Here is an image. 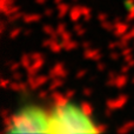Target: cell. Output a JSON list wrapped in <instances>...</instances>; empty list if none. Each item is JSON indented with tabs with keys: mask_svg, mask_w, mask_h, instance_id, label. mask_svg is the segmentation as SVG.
<instances>
[{
	"mask_svg": "<svg viewBox=\"0 0 134 134\" xmlns=\"http://www.w3.org/2000/svg\"><path fill=\"white\" fill-rule=\"evenodd\" d=\"M47 133H98V130L97 125L93 124L80 107L68 102L64 106H54L48 116Z\"/></svg>",
	"mask_w": 134,
	"mask_h": 134,
	"instance_id": "6da1fadb",
	"label": "cell"
},
{
	"mask_svg": "<svg viewBox=\"0 0 134 134\" xmlns=\"http://www.w3.org/2000/svg\"><path fill=\"white\" fill-rule=\"evenodd\" d=\"M48 116L35 106L25 107L12 115V125L7 133H47Z\"/></svg>",
	"mask_w": 134,
	"mask_h": 134,
	"instance_id": "7a4b0ae2",
	"label": "cell"
},
{
	"mask_svg": "<svg viewBox=\"0 0 134 134\" xmlns=\"http://www.w3.org/2000/svg\"><path fill=\"white\" fill-rule=\"evenodd\" d=\"M128 101V97L126 94H120L116 99H108L106 101V106L107 108L109 109H113V111H115V109H120L122 108L124 106L126 105V102Z\"/></svg>",
	"mask_w": 134,
	"mask_h": 134,
	"instance_id": "3957f363",
	"label": "cell"
},
{
	"mask_svg": "<svg viewBox=\"0 0 134 134\" xmlns=\"http://www.w3.org/2000/svg\"><path fill=\"white\" fill-rule=\"evenodd\" d=\"M49 75H27V83L32 90L41 87L48 81Z\"/></svg>",
	"mask_w": 134,
	"mask_h": 134,
	"instance_id": "277c9868",
	"label": "cell"
},
{
	"mask_svg": "<svg viewBox=\"0 0 134 134\" xmlns=\"http://www.w3.org/2000/svg\"><path fill=\"white\" fill-rule=\"evenodd\" d=\"M48 75H49V79H55V78L65 79L68 75V72H67V69L65 68L63 63H57L55 65L49 69Z\"/></svg>",
	"mask_w": 134,
	"mask_h": 134,
	"instance_id": "5b68a950",
	"label": "cell"
},
{
	"mask_svg": "<svg viewBox=\"0 0 134 134\" xmlns=\"http://www.w3.org/2000/svg\"><path fill=\"white\" fill-rule=\"evenodd\" d=\"M130 31V25L128 23H122L119 18H116L114 20V30H113V34L116 38H121L122 35H125L126 33Z\"/></svg>",
	"mask_w": 134,
	"mask_h": 134,
	"instance_id": "8992f818",
	"label": "cell"
},
{
	"mask_svg": "<svg viewBox=\"0 0 134 134\" xmlns=\"http://www.w3.org/2000/svg\"><path fill=\"white\" fill-rule=\"evenodd\" d=\"M44 64H45L44 58L34 60L32 63V65L28 67V68H26V73H27V75H37V73L41 69V67L44 66Z\"/></svg>",
	"mask_w": 134,
	"mask_h": 134,
	"instance_id": "52a82bcc",
	"label": "cell"
},
{
	"mask_svg": "<svg viewBox=\"0 0 134 134\" xmlns=\"http://www.w3.org/2000/svg\"><path fill=\"white\" fill-rule=\"evenodd\" d=\"M51 98L54 101V106H64V105L69 102V100L67 99V97L65 95V93H60V92L53 91V93L51 94Z\"/></svg>",
	"mask_w": 134,
	"mask_h": 134,
	"instance_id": "ba28073f",
	"label": "cell"
},
{
	"mask_svg": "<svg viewBox=\"0 0 134 134\" xmlns=\"http://www.w3.org/2000/svg\"><path fill=\"white\" fill-rule=\"evenodd\" d=\"M69 19H71V21H73V23H78L79 20H80V18L82 16V13H81V6L80 5H74V6L71 7V9H69Z\"/></svg>",
	"mask_w": 134,
	"mask_h": 134,
	"instance_id": "9c48e42d",
	"label": "cell"
},
{
	"mask_svg": "<svg viewBox=\"0 0 134 134\" xmlns=\"http://www.w3.org/2000/svg\"><path fill=\"white\" fill-rule=\"evenodd\" d=\"M41 20V15L38 13H30L25 14L23 18V21L25 24H33V23H39Z\"/></svg>",
	"mask_w": 134,
	"mask_h": 134,
	"instance_id": "30bf717a",
	"label": "cell"
},
{
	"mask_svg": "<svg viewBox=\"0 0 134 134\" xmlns=\"http://www.w3.org/2000/svg\"><path fill=\"white\" fill-rule=\"evenodd\" d=\"M127 82H128L127 74L121 73L120 75H118L116 76V79H115V87L118 88V90H122V88L127 85Z\"/></svg>",
	"mask_w": 134,
	"mask_h": 134,
	"instance_id": "8fae6325",
	"label": "cell"
},
{
	"mask_svg": "<svg viewBox=\"0 0 134 134\" xmlns=\"http://www.w3.org/2000/svg\"><path fill=\"white\" fill-rule=\"evenodd\" d=\"M57 9H58V16L61 19V18H64L66 14L69 13L71 7H69V5L66 4V2H61V4L57 5Z\"/></svg>",
	"mask_w": 134,
	"mask_h": 134,
	"instance_id": "7c38bea8",
	"label": "cell"
},
{
	"mask_svg": "<svg viewBox=\"0 0 134 134\" xmlns=\"http://www.w3.org/2000/svg\"><path fill=\"white\" fill-rule=\"evenodd\" d=\"M100 53V49L99 48H92V47H90V48H86L85 51H83V58L87 59V60H93L94 59V57L97 55V54Z\"/></svg>",
	"mask_w": 134,
	"mask_h": 134,
	"instance_id": "4fadbf2b",
	"label": "cell"
},
{
	"mask_svg": "<svg viewBox=\"0 0 134 134\" xmlns=\"http://www.w3.org/2000/svg\"><path fill=\"white\" fill-rule=\"evenodd\" d=\"M133 128H134V121H128V122L121 125L120 127L116 130V132L119 134H126V133H130Z\"/></svg>",
	"mask_w": 134,
	"mask_h": 134,
	"instance_id": "5bb4252c",
	"label": "cell"
},
{
	"mask_svg": "<svg viewBox=\"0 0 134 134\" xmlns=\"http://www.w3.org/2000/svg\"><path fill=\"white\" fill-rule=\"evenodd\" d=\"M20 63H21V66H23L25 69L28 68V67L32 65V63H33L32 55H31V54H28V53L23 54V55H21V58H20Z\"/></svg>",
	"mask_w": 134,
	"mask_h": 134,
	"instance_id": "9a60e30c",
	"label": "cell"
},
{
	"mask_svg": "<svg viewBox=\"0 0 134 134\" xmlns=\"http://www.w3.org/2000/svg\"><path fill=\"white\" fill-rule=\"evenodd\" d=\"M63 85H64V79H63V78L52 79V82L49 83L48 91H51V92H53V91H57L58 88H60Z\"/></svg>",
	"mask_w": 134,
	"mask_h": 134,
	"instance_id": "2e32d148",
	"label": "cell"
},
{
	"mask_svg": "<svg viewBox=\"0 0 134 134\" xmlns=\"http://www.w3.org/2000/svg\"><path fill=\"white\" fill-rule=\"evenodd\" d=\"M80 108L82 109V112L86 114V115L91 116L93 114V112H94V108H93V106L90 104L88 101H82L80 104Z\"/></svg>",
	"mask_w": 134,
	"mask_h": 134,
	"instance_id": "e0dca14e",
	"label": "cell"
},
{
	"mask_svg": "<svg viewBox=\"0 0 134 134\" xmlns=\"http://www.w3.org/2000/svg\"><path fill=\"white\" fill-rule=\"evenodd\" d=\"M48 48L51 49L52 53H60V52L64 49V46H63V44H61V42L58 41V40H54Z\"/></svg>",
	"mask_w": 134,
	"mask_h": 134,
	"instance_id": "ac0fdd59",
	"label": "cell"
},
{
	"mask_svg": "<svg viewBox=\"0 0 134 134\" xmlns=\"http://www.w3.org/2000/svg\"><path fill=\"white\" fill-rule=\"evenodd\" d=\"M64 46V49L67 52H71L73 51V49H75L76 47H78V42L75 41V40H69V41L67 42H61Z\"/></svg>",
	"mask_w": 134,
	"mask_h": 134,
	"instance_id": "d6986e66",
	"label": "cell"
},
{
	"mask_svg": "<svg viewBox=\"0 0 134 134\" xmlns=\"http://www.w3.org/2000/svg\"><path fill=\"white\" fill-rule=\"evenodd\" d=\"M73 31L75 32V34L78 35V37H82L83 34H86V28H83V26L79 23H74Z\"/></svg>",
	"mask_w": 134,
	"mask_h": 134,
	"instance_id": "ffe728a7",
	"label": "cell"
},
{
	"mask_svg": "<svg viewBox=\"0 0 134 134\" xmlns=\"http://www.w3.org/2000/svg\"><path fill=\"white\" fill-rule=\"evenodd\" d=\"M24 15H25V14H24L23 12L19 11V12H16V13L12 14V15L7 16V23H8V24H13V23H15L16 20H19V19H23Z\"/></svg>",
	"mask_w": 134,
	"mask_h": 134,
	"instance_id": "44dd1931",
	"label": "cell"
},
{
	"mask_svg": "<svg viewBox=\"0 0 134 134\" xmlns=\"http://www.w3.org/2000/svg\"><path fill=\"white\" fill-rule=\"evenodd\" d=\"M116 74L114 72H109L108 73V79L106 81V85L108 87H115V79H116Z\"/></svg>",
	"mask_w": 134,
	"mask_h": 134,
	"instance_id": "7402d4cb",
	"label": "cell"
},
{
	"mask_svg": "<svg viewBox=\"0 0 134 134\" xmlns=\"http://www.w3.org/2000/svg\"><path fill=\"white\" fill-rule=\"evenodd\" d=\"M101 24V27L104 28L105 31H107V32H113L114 30V23H112V21H108V20H105L102 21Z\"/></svg>",
	"mask_w": 134,
	"mask_h": 134,
	"instance_id": "603a6c76",
	"label": "cell"
},
{
	"mask_svg": "<svg viewBox=\"0 0 134 134\" xmlns=\"http://www.w3.org/2000/svg\"><path fill=\"white\" fill-rule=\"evenodd\" d=\"M81 13H82L83 20L90 21L91 20V8L87 6H81Z\"/></svg>",
	"mask_w": 134,
	"mask_h": 134,
	"instance_id": "cb8c5ba5",
	"label": "cell"
},
{
	"mask_svg": "<svg viewBox=\"0 0 134 134\" xmlns=\"http://www.w3.org/2000/svg\"><path fill=\"white\" fill-rule=\"evenodd\" d=\"M42 32H44L45 34H47L48 37H52V35L57 34L55 28H53L51 25H44L42 26Z\"/></svg>",
	"mask_w": 134,
	"mask_h": 134,
	"instance_id": "d4e9b609",
	"label": "cell"
},
{
	"mask_svg": "<svg viewBox=\"0 0 134 134\" xmlns=\"http://www.w3.org/2000/svg\"><path fill=\"white\" fill-rule=\"evenodd\" d=\"M20 67H23L21 66V63H15V61H9L8 63V69L12 72V73H13V72L19 71Z\"/></svg>",
	"mask_w": 134,
	"mask_h": 134,
	"instance_id": "484cf974",
	"label": "cell"
},
{
	"mask_svg": "<svg viewBox=\"0 0 134 134\" xmlns=\"http://www.w3.org/2000/svg\"><path fill=\"white\" fill-rule=\"evenodd\" d=\"M65 31H67V26H66V24L65 23H60V24H58V26H57V28H55V32H57V34L60 37L61 34H63Z\"/></svg>",
	"mask_w": 134,
	"mask_h": 134,
	"instance_id": "4316f807",
	"label": "cell"
},
{
	"mask_svg": "<svg viewBox=\"0 0 134 134\" xmlns=\"http://www.w3.org/2000/svg\"><path fill=\"white\" fill-rule=\"evenodd\" d=\"M21 31H23V30H21L20 27H15V28H13L12 31H9L8 37L11 38V39H15L16 37H19V35H20Z\"/></svg>",
	"mask_w": 134,
	"mask_h": 134,
	"instance_id": "83f0119b",
	"label": "cell"
},
{
	"mask_svg": "<svg viewBox=\"0 0 134 134\" xmlns=\"http://www.w3.org/2000/svg\"><path fill=\"white\" fill-rule=\"evenodd\" d=\"M60 39H61V42L69 41V40H72V33L68 32V31H65V32L60 35Z\"/></svg>",
	"mask_w": 134,
	"mask_h": 134,
	"instance_id": "f1b7e54d",
	"label": "cell"
},
{
	"mask_svg": "<svg viewBox=\"0 0 134 134\" xmlns=\"http://www.w3.org/2000/svg\"><path fill=\"white\" fill-rule=\"evenodd\" d=\"M132 20H134V6H132L128 9V14H127V16H126V21H127V23H131Z\"/></svg>",
	"mask_w": 134,
	"mask_h": 134,
	"instance_id": "f546056e",
	"label": "cell"
},
{
	"mask_svg": "<svg viewBox=\"0 0 134 134\" xmlns=\"http://www.w3.org/2000/svg\"><path fill=\"white\" fill-rule=\"evenodd\" d=\"M120 57H121V53L115 52V49H114V51H111V53H109V58H111V60H113V61L119 60V58H120Z\"/></svg>",
	"mask_w": 134,
	"mask_h": 134,
	"instance_id": "4dcf8cb0",
	"label": "cell"
},
{
	"mask_svg": "<svg viewBox=\"0 0 134 134\" xmlns=\"http://www.w3.org/2000/svg\"><path fill=\"white\" fill-rule=\"evenodd\" d=\"M118 42H119V48L122 49V48H125V47H128V42L130 41H127V40L120 38V40H118Z\"/></svg>",
	"mask_w": 134,
	"mask_h": 134,
	"instance_id": "1f68e13d",
	"label": "cell"
},
{
	"mask_svg": "<svg viewBox=\"0 0 134 134\" xmlns=\"http://www.w3.org/2000/svg\"><path fill=\"white\" fill-rule=\"evenodd\" d=\"M132 52H133V49L131 48V47H125V48H122L121 49V57H126V55H128V54H132Z\"/></svg>",
	"mask_w": 134,
	"mask_h": 134,
	"instance_id": "d6a6232c",
	"label": "cell"
},
{
	"mask_svg": "<svg viewBox=\"0 0 134 134\" xmlns=\"http://www.w3.org/2000/svg\"><path fill=\"white\" fill-rule=\"evenodd\" d=\"M98 20H99L100 23H102V21H105V20H108V14L104 13V12H100V13L98 14Z\"/></svg>",
	"mask_w": 134,
	"mask_h": 134,
	"instance_id": "836d02e7",
	"label": "cell"
},
{
	"mask_svg": "<svg viewBox=\"0 0 134 134\" xmlns=\"http://www.w3.org/2000/svg\"><path fill=\"white\" fill-rule=\"evenodd\" d=\"M12 79H13L14 81H21V79H23V74L19 73L18 71L13 72V74H12Z\"/></svg>",
	"mask_w": 134,
	"mask_h": 134,
	"instance_id": "e575fe53",
	"label": "cell"
},
{
	"mask_svg": "<svg viewBox=\"0 0 134 134\" xmlns=\"http://www.w3.org/2000/svg\"><path fill=\"white\" fill-rule=\"evenodd\" d=\"M9 85H11V81H9V79L1 78V87L2 88H8Z\"/></svg>",
	"mask_w": 134,
	"mask_h": 134,
	"instance_id": "d590c367",
	"label": "cell"
},
{
	"mask_svg": "<svg viewBox=\"0 0 134 134\" xmlns=\"http://www.w3.org/2000/svg\"><path fill=\"white\" fill-rule=\"evenodd\" d=\"M31 55H32V60H38V59H41L44 58V55H42V53H40V52H34V53H31Z\"/></svg>",
	"mask_w": 134,
	"mask_h": 134,
	"instance_id": "8d00e7d4",
	"label": "cell"
},
{
	"mask_svg": "<svg viewBox=\"0 0 134 134\" xmlns=\"http://www.w3.org/2000/svg\"><path fill=\"white\" fill-rule=\"evenodd\" d=\"M92 93H93V90L91 87H85L82 90V94L85 95V97H91V95H92Z\"/></svg>",
	"mask_w": 134,
	"mask_h": 134,
	"instance_id": "74e56055",
	"label": "cell"
},
{
	"mask_svg": "<svg viewBox=\"0 0 134 134\" xmlns=\"http://www.w3.org/2000/svg\"><path fill=\"white\" fill-rule=\"evenodd\" d=\"M115 48H119V42L118 41H111L108 44V49L111 51H114Z\"/></svg>",
	"mask_w": 134,
	"mask_h": 134,
	"instance_id": "f35d334b",
	"label": "cell"
},
{
	"mask_svg": "<svg viewBox=\"0 0 134 134\" xmlns=\"http://www.w3.org/2000/svg\"><path fill=\"white\" fill-rule=\"evenodd\" d=\"M132 68L128 64H126V65H124V66H121V68H120V73H124V74H127L128 72H130V69Z\"/></svg>",
	"mask_w": 134,
	"mask_h": 134,
	"instance_id": "ab89813d",
	"label": "cell"
},
{
	"mask_svg": "<svg viewBox=\"0 0 134 134\" xmlns=\"http://www.w3.org/2000/svg\"><path fill=\"white\" fill-rule=\"evenodd\" d=\"M86 74H87V69L83 68V69H80V71H79L78 73H76V75H75V76H76V79H82L83 76L86 75Z\"/></svg>",
	"mask_w": 134,
	"mask_h": 134,
	"instance_id": "60d3db41",
	"label": "cell"
},
{
	"mask_svg": "<svg viewBox=\"0 0 134 134\" xmlns=\"http://www.w3.org/2000/svg\"><path fill=\"white\" fill-rule=\"evenodd\" d=\"M97 69H98L99 72H104L105 69H106V64L100 63V61H99V63L97 64Z\"/></svg>",
	"mask_w": 134,
	"mask_h": 134,
	"instance_id": "b9f144b4",
	"label": "cell"
},
{
	"mask_svg": "<svg viewBox=\"0 0 134 134\" xmlns=\"http://www.w3.org/2000/svg\"><path fill=\"white\" fill-rule=\"evenodd\" d=\"M65 95L67 97V99L69 100L72 97H74V95H75V91H74V90H67L66 93H65Z\"/></svg>",
	"mask_w": 134,
	"mask_h": 134,
	"instance_id": "7bdbcfd3",
	"label": "cell"
},
{
	"mask_svg": "<svg viewBox=\"0 0 134 134\" xmlns=\"http://www.w3.org/2000/svg\"><path fill=\"white\" fill-rule=\"evenodd\" d=\"M97 130H98V133H102L107 130V126L101 124V125H97Z\"/></svg>",
	"mask_w": 134,
	"mask_h": 134,
	"instance_id": "ee69618b",
	"label": "cell"
},
{
	"mask_svg": "<svg viewBox=\"0 0 134 134\" xmlns=\"http://www.w3.org/2000/svg\"><path fill=\"white\" fill-rule=\"evenodd\" d=\"M44 15L45 16H52V15H53V9H52V8H45Z\"/></svg>",
	"mask_w": 134,
	"mask_h": 134,
	"instance_id": "f6af8a7d",
	"label": "cell"
},
{
	"mask_svg": "<svg viewBox=\"0 0 134 134\" xmlns=\"http://www.w3.org/2000/svg\"><path fill=\"white\" fill-rule=\"evenodd\" d=\"M47 94H48V91H41V92H39L38 97H39L40 99H45V98L47 97Z\"/></svg>",
	"mask_w": 134,
	"mask_h": 134,
	"instance_id": "bcb514c9",
	"label": "cell"
},
{
	"mask_svg": "<svg viewBox=\"0 0 134 134\" xmlns=\"http://www.w3.org/2000/svg\"><path fill=\"white\" fill-rule=\"evenodd\" d=\"M125 5L128 7V9H130L132 6H134V0H126V1H125Z\"/></svg>",
	"mask_w": 134,
	"mask_h": 134,
	"instance_id": "7dc6e473",
	"label": "cell"
},
{
	"mask_svg": "<svg viewBox=\"0 0 134 134\" xmlns=\"http://www.w3.org/2000/svg\"><path fill=\"white\" fill-rule=\"evenodd\" d=\"M81 46H82V48H83V49L90 48V47H91V41H83L82 44H81Z\"/></svg>",
	"mask_w": 134,
	"mask_h": 134,
	"instance_id": "c3c4849f",
	"label": "cell"
},
{
	"mask_svg": "<svg viewBox=\"0 0 134 134\" xmlns=\"http://www.w3.org/2000/svg\"><path fill=\"white\" fill-rule=\"evenodd\" d=\"M132 59H133V55H132V54H128V55L124 57V61H125L126 64H127V63H130V61L132 60Z\"/></svg>",
	"mask_w": 134,
	"mask_h": 134,
	"instance_id": "681fc988",
	"label": "cell"
},
{
	"mask_svg": "<svg viewBox=\"0 0 134 134\" xmlns=\"http://www.w3.org/2000/svg\"><path fill=\"white\" fill-rule=\"evenodd\" d=\"M101 58H102V55H101V53H99V54H97V55L94 57V59H93L92 61H95V63H99L100 60H101Z\"/></svg>",
	"mask_w": 134,
	"mask_h": 134,
	"instance_id": "f907efd6",
	"label": "cell"
},
{
	"mask_svg": "<svg viewBox=\"0 0 134 134\" xmlns=\"http://www.w3.org/2000/svg\"><path fill=\"white\" fill-rule=\"evenodd\" d=\"M5 27H6V24H5L4 20H1V27H0V32L1 33L5 32Z\"/></svg>",
	"mask_w": 134,
	"mask_h": 134,
	"instance_id": "816d5d0a",
	"label": "cell"
},
{
	"mask_svg": "<svg viewBox=\"0 0 134 134\" xmlns=\"http://www.w3.org/2000/svg\"><path fill=\"white\" fill-rule=\"evenodd\" d=\"M35 1V4H38V5H45L47 2V0H34Z\"/></svg>",
	"mask_w": 134,
	"mask_h": 134,
	"instance_id": "f5cc1de1",
	"label": "cell"
},
{
	"mask_svg": "<svg viewBox=\"0 0 134 134\" xmlns=\"http://www.w3.org/2000/svg\"><path fill=\"white\" fill-rule=\"evenodd\" d=\"M53 2L55 5H59V4H61V2H64V0H53Z\"/></svg>",
	"mask_w": 134,
	"mask_h": 134,
	"instance_id": "db71d44e",
	"label": "cell"
},
{
	"mask_svg": "<svg viewBox=\"0 0 134 134\" xmlns=\"http://www.w3.org/2000/svg\"><path fill=\"white\" fill-rule=\"evenodd\" d=\"M127 64H128V65H130L131 67H133V66H134V58H133V59H132V60H131V61H130V63H127Z\"/></svg>",
	"mask_w": 134,
	"mask_h": 134,
	"instance_id": "11a10c76",
	"label": "cell"
},
{
	"mask_svg": "<svg viewBox=\"0 0 134 134\" xmlns=\"http://www.w3.org/2000/svg\"><path fill=\"white\" fill-rule=\"evenodd\" d=\"M31 33H32V32H31V30H26V32H25V35H30Z\"/></svg>",
	"mask_w": 134,
	"mask_h": 134,
	"instance_id": "9f6ffc18",
	"label": "cell"
},
{
	"mask_svg": "<svg viewBox=\"0 0 134 134\" xmlns=\"http://www.w3.org/2000/svg\"><path fill=\"white\" fill-rule=\"evenodd\" d=\"M90 80H91V81H95V76H91Z\"/></svg>",
	"mask_w": 134,
	"mask_h": 134,
	"instance_id": "6f0895ef",
	"label": "cell"
},
{
	"mask_svg": "<svg viewBox=\"0 0 134 134\" xmlns=\"http://www.w3.org/2000/svg\"><path fill=\"white\" fill-rule=\"evenodd\" d=\"M132 82H133V83H134V78H133V79H132Z\"/></svg>",
	"mask_w": 134,
	"mask_h": 134,
	"instance_id": "680465c9",
	"label": "cell"
}]
</instances>
